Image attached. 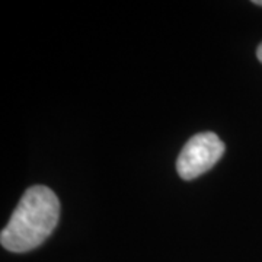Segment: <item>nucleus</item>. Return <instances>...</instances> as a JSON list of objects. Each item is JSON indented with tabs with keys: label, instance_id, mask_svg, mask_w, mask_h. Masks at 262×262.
Segmentation results:
<instances>
[{
	"label": "nucleus",
	"instance_id": "f257e3e1",
	"mask_svg": "<svg viewBox=\"0 0 262 262\" xmlns=\"http://www.w3.org/2000/svg\"><path fill=\"white\" fill-rule=\"evenodd\" d=\"M60 217V201L44 185H34L25 191L2 229L0 244L10 252H29L42 245L54 232Z\"/></svg>",
	"mask_w": 262,
	"mask_h": 262
},
{
	"label": "nucleus",
	"instance_id": "f03ea898",
	"mask_svg": "<svg viewBox=\"0 0 262 262\" xmlns=\"http://www.w3.org/2000/svg\"><path fill=\"white\" fill-rule=\"evenodd\" d=\"M225 143L214 133H200L191 137L177 160L178 175L185 181L201 177L214 166L225 153Z\"/></svg>",
	"mask_w": 262,
	"mask_h": 262
},
{
	"label": "nucleus",
	"instance_id": "7ed1b4c3",
	"mask_svg": "<svg viewBox=\"0 0 262 262\" xmlns=\"http://www.w3.org/2000/svg\"><path fill=\"white\" fill-rule=\"evenodd\" d=\"M256 57H258V60L262 63V42L259 44V47L256 50Z\"/></svg>",
	"mask_w": 262,
	"mask_h": 262
},
{
	"label": "nucleus",
	"instance_id": "20e7f679",
	"mask_svg": "<svg viewBox=\"0 0 262 262\" xmlns=\"http://www.w3.org/2000/svg\"><path fill=\"white\" fill-rule=\"evenodd\" d=\"M253 5H258V6H262V0H253Z\"/></svg>",
	"mask_w": 262,
	"mask_h": 262
}]
</instances>
